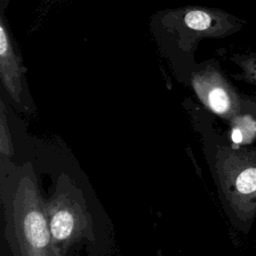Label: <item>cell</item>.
Listing matches in <instances>:
<instances>
[{"instance_id":"8992f818","label":"cell","mask_w":256,"mask_h":256,"mask_svg":"<svg viewBox=\"0 0 256 256\" xmlns=\"http://www.w3.org/2000/svg\"><path fill=\"white\" fill-rule=\"evenodd\" d=\"M232 61L235 62L242 71L235 77L249 84L256 85V52L234 55Z\"/></svg>"},{"instance_id":"277c9868","label":"cell","mask_w":256,"mask_h":256,"mask_svg":"<svg viewBox=\"0 0 256 256\" xmlns=\"http://www.w3.org/2000/svg\"><path fill=\"white\" fill-rule=\"evenodd\" d=\"M193 88L204 105L215 114L229 120L239 116L242 101L237 90L213 67H208L192 77Z\"/></svg>"},{"instance_id":"5b68a950","label":"cell","mask_w":256,"mask_h":256,"mask_svg":"<svg viewBox=\"0 0 256 256\" xmlns=\"http://www.w3.org/2000/svg\"><path fill=\"white\" fill-rule=\"evenodd\" d=\"M0 73L2 82L10 96L19 102L22 91L19 63L3 21L0 25Z\"/></svg>"},{"instance_id":"3957f363","label":"cell","mask_w":256,"mask_h":256,"mask_svg":"<svg viewBox=\"0 0 256 256\" xmlns=\"http://www.w3.org/2000/svg\"><path fill=\"white\" fill-rule=\"evenodd\" d=\"M52 240L60 255L83 237L91 234L89 214L70 192H58L46 203Z\"/></svg>"},{"instance_id":"6da1fadb","label":"cell","mask_w":256,"mask_h":256,"mask_svg":"<svg viewBox=\"0 0 256 256\" xmlns=\"http://www.w3.org/2000/svg\"><path fill=\"white\" fill-rule=\"evenodd\" d=\"M6 203L8 233L17 256H61L51 237L46 203L30 178L19 181Z\"/></svg>"},{"instance_id":"7a4b0ae2","label":"cell","mask_w":256,"mask_h":256,"mask_svg":"<svg viewBox=\"0 0 256 256\" xmlns=\"http://www.w3.org/2000/svg\"><path fill=\"white\" fill-rule=\"evenodd\" d=\"M216 167L231 209L239 218L251 219L256 213V149L225 148Z\"/></svg>"}]
</instances>
